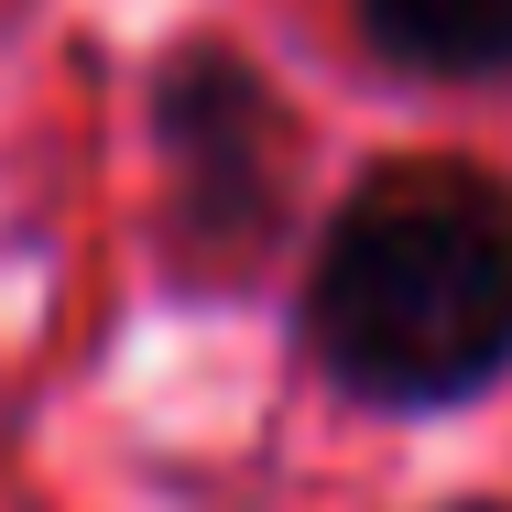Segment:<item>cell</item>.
Returning <instances> with one entry per match:
<instances>
[{
    "label": "cell",
    "instance_id": "6da1fadb",
    "mask_svg": "<svg viewBox=\"0 0 512 512\" xmlns=\"http://www.w3.org/2000/svg\"><path fill=\"white\" fill-rule=\"evenodd\" d=\"M295 349L349 414L425 425L512 382V175L480 153H393L316 218Z\"/></svg>",
    "mask_w": 512,
    "mask_h": 512
},
{
    "label": "cell",
    "instance_id": "7a4b0ae2",
    "mask_svg": "<svg viewBox=\"0 0 512 512\" xmlns=\"http://www.w3.org/2000/svg\"><path fill=\"white\" fill-rule=\"evenodd\" d=\"M153 164H164V262L186 295H240L306 218V120L229 44L175 33L142 77Z\"/></svg>",
    "mask_w": 512,
    "mask_h": 512
},
{
    "label": "cell",
    "instance_id": "3957f363",
    "mask_svg": "<svg viewBox=\"0 0 512 512\" xmlns=\"http://www.w3.org/2000/svg\"><path fill=\"white\" fill-rule=\"evenodd\" d=\"M349 33L414 88H512V0H349Z\"/></svg>",
    "mask_w": 512,
    "mask_h": 512
},
{
    "label": "cell",
    "instance_id": "277c9868",
    "mask_svg": "<svg viewBox=\"0 0 512 512\" xmlns=\"http://www.w3.org/2000/svg\"><path fill=\"white\" fill-rule=\"evenodd\" d=\"M436 512H512V502H436Z\"/></svg>",
    "mask_w": 512,
    "mask_h": 512
}]
</instances>
